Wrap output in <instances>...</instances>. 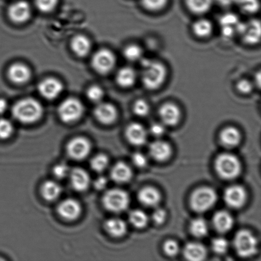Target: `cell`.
<instances>
[{
    "mask_svg": "<svg viewBox=\"0 0 261 261\" xmlns=\"http://www.w3.org/2000/svg\"><path fill=\"white\" fill-rule=\"evenodd\" d=\"M12 114L18 121L24 124L33 123L42 116V106L33 98H24L17 102L12 109Z\"/></svg>",
    "mask_w": 261,
    "mask_h": 261,
    "instance_id": "7a4b0ae2",
    "label": "cell"
},
{
    "mask_svg": "<svg viewBox=\"0 0 261 261\" xmlns=\"http://www.w3.org/2000/svg\"><path fill=\"white\" fill-rule=\"evenodd\" d=\"M150 132L151 134L155 136V137H161L165 132V126H164V125L162 124L153 123L151 125Z\"/></svg>",
    "mask_w": 261,
    "mask_h": 261,
    "instance_id": "681fc988",
    "label": "cell"
},
{
    "mask_svg": "<svg viewBox=\"0 0 261 261\" xmlns=\"http://www.w3.org/2000/svg\"><path fill=\"white\" fill-rule=\"evenodd\" d=\"M133 164L138 168H144L147 164V159L143 153L136 152L132 157Z\"/></svg>",
    "mask_w": 261,
    "mask_h": 261,
    "instance_id": "7dc6e473",
    "label": "cell"
},
{
    "mask_svg": "<svg viewBox=\"0 0 261 261\" xmlns=\"http://www.w3.org/2000/svg\"><path fill=\"white\" fill-rule=\"evenodd\" d=\"M116 64V56L112 51L106 48L97 51L92 59V65L94 70L101 74L111 72Z\"/></svg>",
    "mask_w": 261,
    "mask_h": 261,
    "instance_id": "ba28073f",
    "label": "cell"
},
{
    "mask_svg": "<svg viewBox=\"0 0 261 261\" xmlns=\"http://www.w3.org/2000/svg\"><path fill=\"white\" fill-rule=\"evenodd\" d=\"M159 115L164 124L173 126L180 121L181 112L175 104L166 103L161 107Z\"/></svg>",
    "mask_w": 261,
    "mask_h": 261,
    "instance_id": "5bb4252c",
    "label": "cell"
},
{
    "mask_svg": "<svg viewBox=\"0 0 261 261\" xmlns=\"http://www.w3.org/2000/svg\"><path fill=\"white\" fill-rule=\"evenodd\" d=\"M70 169L65 163L58 164L53 169V173L56 177L58 178H64L69 176L70 172Z\"/></svg>",
    "mask_w": 261,
    "mask_h": 261,
    "instance_id": "f6af8a7d",
    "label": "cell"
},
{
    "mask_svg": "<svg viewBox=\"0 0 261 261\" xmlns=\"http://www.w3.org/2000/svg\"><path fill=\"white\" fill-rule=\"evenodd\" d=\"M225 203L232 208H239L246 201L247 193L243 187L234 185L229 187L224 194Z\"/></svg>",
    "mask_w": 261,
    "mask_h": 261,
    "instance_id": "8fae6325",
    "label": "cell"
},
{
    "mask_svg": "<svg viewBox=\"0 0 261 261\" xmlns=\"http://www.w3.org/2000/svg\"><path fill=\"white\" fill-rule=\"evenodd\" d=\"M143 50L139 45L130 44L124 48L123 55L124 58L130 62H137L142 60Z\"/></svg>",
    "mask_w": 261,
    "mask_h": 261,
    "instance_id": "e575fe53",
    "label": "cell"
},
{
    "mask_svg": "<svg viewBox=\"0 0 261 261\" xmlns=\"http://www.w3.org/2000/svg\"><path fill=\"white\" fill-rule=\"evenodd\" d=\"M105 229L109 234L114 237L124 236L127 232V224L123 220L119 218H111L105 223Z\"/></svg>",
    "mask_w": 261,
    "mask_h": 261,
    "instance_id": "4316f807",
    "label": "cell"
},
{
    "mask_svg": "<svg viewBox=\"0 0 261 261\" xmlns=\"http://www.w3.org/2000/svg\"><path fill=\"white\" fill-rule=\"evenodd\" d=\"M8 109V103L4 99L0 98V114H4Z\"/></svg>",
    "mask_w": 261,
    "mask_h": 261,
    "instance_id": "f5cc1de1",
    "label": "cell"
},
{
    "mask_svg": "<svg viewBox=\"0 0 261 261\" xmlns=\"http://www.w3.org/2000/svg\"><path fill=\"white\" fill-rule=\"evenodd\" d=\"M138 200L143 205L153 207L158 205L161 199V194L157 189L152 187H146L141 189L138 194Z\"/></svg>",
    "mask_w": 261,
    "mask_h": 261,
    "instance_id": "603a6c76",
    "label": "cell"
},
{
    "mask_svg": "<svg viewBox=\"0 0 261 261\" xmlns=\"http://www.w3.org/2000/svg\"><path fill=\"white\" fill-rule=\"evenodd\" d=\"M36 6L43 12H49L55 9L58 0H35Z\"/></svg>",
    "mask_w": 261,
    "mask_h": 261,
    "instance_id": "7bdbcfd3",
    "label": "cell"
},
{
    "mask_svg": "<svg viewBox=\"0 0 261 261\" xmlns=\"http://www.w3.org/2000/svg\"><path fill=\"white\" fill-rule=\"evenodd\" d=\"M237 5L242 12L247 14H254L259 9L258 0H237Z\"/></svg>",
    "mask_w": 261,
    "mask_h": 261,
    "instance_id": "8d00e7d4",
    "label": "cell"
},
{
    "mask_svg": "<svg viewBox=\"0 0 261 261\" xmlns=\"http://www.w3.org/2000/svg\"><path fill=\"white\" fill-rule=\"evenodd\" d=\"M129 220L130 224L137 228H143L148 222L147 215L141 210H134L130 212Z\"/></svg>",
    "mask_w": 261,
    "mask_h": 261,
    "instance_id": "836d02e7",
    "label": "cell"
},
{
    "mask_svg": "<svg viewBox=\"0 0 261 261\" xmlns=\"http://www.w3.org/2000/svg\"><path fill=\"white\" fill-rule=\"evenodd\" d=\"M126 136L127 140L135 146H141L145 144L147 141V133L145 127L142 124L133 122L127 126L126 130Z\"/></svg>",
    "mask_w": 261,
    "mask_h": 261,
    "instance_id": "d6986e66",
    "label": "cell"
},
{
    "mask_svg": "<svg viewBox=\"0 0 261 261\" xmlns=\"http://www.w3.org/2000/svg\"><path fill=\"white\" fill-rule=\"evenodd\" d=\"M94 116L101 123L111 124L116 121L118 112L111 103H99L94 109Z\"/></svg>",
    "mask_w": 261,
    "mask_h": 261,
    "instance_id": "9a60e30c",
    "label": "cell"
},
{
    "mask_svg": "<svg viewBox=\"0 0 261 261\" xmlns=\"http://www.w3.org/2000/svg\"><path fill=\"white\" fill-rule=\"evenodd\" d=\"M212 248L217 254H223L228 249L229 243L224 238H216L212 242Z\"/></svg>",
    "mask_w": 261,
    "mask_h": 261,
    "instance_id": "ab89813d",
    "label": "cell"
},
{
    "mask_svg": "<svg viewBox=\"0 0 261 261\" xmlns=\"http://www.w3.org/2000/svg\"><path fill=\"white\" fill-rule=\"evenodd\" d=\"M217 195L213 189L202 187L192 194L190 199L191 208L196 212L203 213L208 211L216 204Z\"/></svg>",
    "mask_w": 261,
    "mask_h": 261,
    "instance_id": "277c9868",
    "label": "cell"
},
{
    "mask_svg": "<svg viewBox=\"0 0 261 261\" xmlns=\"http://www.w3.org/2000/svg\"><path fill=\"white\" fill-rule=\"evenodd\" d=\"M237 89L240 93L247 94L251 93L254 89L253 84L247 79H242L237 83Z\"/></svg>",
    "mask_w": 261,
    "mask_h": 261,
    "instance_id": "bcb514c9",
    "label": "cell"
},
{
    "mask_svg": "<svg viewBox=\"0 0 261 261\" xmlns=\"http://www.w3.org/2000/svg\"><path fill=\"white\" fill-rule=\"evenodd\" d=\"M111 176L117 183H126L132 177V169L126 163H117L112 168Z\"/></svg>",
    "mask_w": 261,
    "mask_h": 261,
    "instance_id": "484cf974",
    "label": "cell"
},
{
    "mask_svg": "<svg viewBox=\"0 0 261 261\" xmlns=\"http://www.w3.org/2000/svg\"><path fill=\"white\" fill-rule=\"evenodd\" d=\"M163 250L165 254L168 255V256L173 257L178 254L179 251L178 245L174 240H168L164 244Z\"/></svg>",
    "mask_w": 261,
    "mask_h": 261,
    "instance_id": "ee69618b",
    "label": "cell"
},
{
    "mask_svg": "<svg viewBox=\"0 0 261 261\" xmlns=\"http://www.w3.org/2000/svg\"><path fill=\"white\" fill-rule=\"evenodd\" d=\"M234 247L240 257H252L257 252V239L248 230H241L235 235Z\"/></svg>",
    "mask_w": 261,
    "mask_h": 261,
    "instance_id": "5b68a950",
    "label": "cell"
},
{
    "mask_svg": "<svg viewBox=\"0 0 261 261\" xmlns=\"http://www.w3.org/2000/svg\"><path fill=\"white\" fill-rule=\"evenodd\" d=\"M220 139L222 145L227 147H234L239 144L241 135L239 130L234 127H227L222 130Z\"/></svg>",
    "mask_w": 261,
    "mask_h": 261,
    "instance_id": "83f0119b",
    "label": "cell"
},
{
    "mask_svg": "<svg viewBox=\"0 0 261 261\" xmlns=\"http://www.w3.org/2000/svg\"><path fill=\"white\" fill-rule=\"evenodd\" d=\"M238 34L247 44L255 45L259 42L260 38V24L259 20H252L249 22H240Z\"/></svg>",
    "mask_w": 261,
    "mask_h": 261,
    "instance_id": "9c48e42d",
    "label": "cell"
},
{
    "mask_svg": "<svg viewBox=\"0 0 261 261\" xmlns=\"http://www.w3.org/2000/svg\"><path fill=\"white\" fill-rule=\"evenodd\" d=\"M149 153L153 160L158 161H165L170 157L171 148L168 143L163 141H155L151 143Z\"/></svg>",
    "mask_w": 261,
    "mask_h": 261,
    "instance_id": "44dd1931",
    "label": "cell"
},
{
    "mask_svg": "<svg viewBox=\"0 0 261 261\" xmlns=\"http://www.w3.org/2000/svg\"><path fill=\"white\" fill-rule=\"evenodd\" d=\"M69 176L71 186L76 191H86L90 185V176L84 169L73 168L70 171Z\"/></svg>",
    "mask_w": 261,
    "mask_h": 261,
    "instance_id": "e0dca14e",
    "label": "cell"
},
{
    "mask_svg": "<svg viewBox=\"0 0 261 261\" xmlns=\"http://www.w3.org/2000/svg\"><path fill=\"white\" fill-rule=\"evenodd\" d=\"M142 66L141 79L145 88L148 90L160 88L167 75V71L163 64L157 61L144 60L142 61Z\"/></svg>",
    "mask_w": 261,
    "mask_h": 261,
    "instance_id": "6da1fadb",
    "label": "cell"
},
{
    "mask_svg": "<svg viewBox=\"0 0 261 261\" xmlns=\"http://www.w3.org/2000/svg\"><path fill=\"white\" fill-rule=\"evenodd\" d=\"M217 4L222 7H227L237 4V0H215Z\"/></svg>",
    "mask_w": 261,
    "mask_h": 261,
    "instance_id": "816d5d0a",
    "label": "cell"
},
{
    "mask_svg": "<svg viewBox=\"0 0 261 261\" xmlns=\"http://www.w3.org/2000/svg\"><path fill=\"white\" fill-rule=\"evenodd\" d=\"M194 34L199 38H206L213 32V24L211 20L201 19L196 20L193 25Z\"/></svg>",
    "mask_w": 261,
    "mask_h": 261,
    "instance_id": "4dcf8cb0",
    "label": "cell"
},
{
    "mask_svg": "<svg viewBox=\"0 0 261 261\" xmlns=\"http://www.w3.org/2000/svg\"><path fill=\"white\" fill-rule=\"evenodd\" d=\"M129 201L128 194L120 189H110L105 193L102 199L105 208L115 213H119L126 210Z\"/></svg>",
    "mask_w": 261,
    "mask_h": 261,
    "instance_id": "8992f818",
    "label": "cell"
},
{
    "mask_svg": "<svg viewBox=\"0 0 261 261\" xmlns=\"http://www.w3.org/2000/svg\"><path fill=\"white\" fill-rule=\"evenodd\" d=\"M166 217V212L162 208L155 209L152 215L153 222L158 225L162 224L165 221Z\"/></svg>",
    "mask_w": 261,
    "mask_h": 261,
    "instance_id": "c3c4849f",
    "label": "cell"
},
{
    "mask_svg": "<svg viewBox=\"0 0 261 261\" xmlns=\"http://www.w3.org/2000/svg\"><path fill=\"white\" fill-rule=\"evenodd\" d=\"M38 89L41 96L51 100L60 95L63 90V86L58 79L47 78L40 82Z\"/></svg>",
    "mask_w": 261,
    "mask_h": 261,
    "instance_id": "7c38bea8",
    "label": "cell"
},
{
    "mask_svg": "<svg viewBox=\"0 0 261 261\" xmlns=\"http://www.w3.org/2000/svg\"><path fill=\"white\" fill-rule=\"evenodd\" d=\"M133 112L138 117L147 116L150 112V106L144 99H138L133 106Z\"/></svg>",
    "mask_w": 261,
    "mask_h": 261,
    "instance_id": "74e56055",
    "label": "cell"
},
{
    "mask_svg": "<svg viewBox=\"0 0 261 261\" xmlns=\"http://www.w3.org/2000/svg\"><path fill=\"white\" fill-rule=\"evenodd\" d=\"M87 96H88L89 100L94 102V103H100L102 99L103 98L104 92L100 87L98 86H93L90 87L87 91Z\"/></svg>",
    "mask_w": 261,
    "mask_h": 261,
    "instance_id": "60d3db41",
    "label": "cell"
},
{
    "mask_svg": "<svg viewBox=\"0 0 261 261\" xmlns=\"http://www.w3.org/2000/svg\"><path fill=\"white\" fill-rule=\"evenodd\" d=\"M184 255L187 259L192 261L204 260L206 256V250L203 245L191 242L184 247Z\"/></svg>",
    "mask_w": 261,
    "mask_h": 261,
    "instance_id": "cb8c5ba5",
    "label": "cell"
},
{
    "mask_svg": "<svg viewBox=\"0 0 261 261\" xmlns=\"http://www.w3.org/2000/svg\"><path fill=\"white\" fill-rule=\"evenodd\" d=\"M168 0H141L143 7L150 11L156 12L163 9Z\"/></svg>",
    "mask_w": 261,
    "mask_h": 261,
    "instance_id": "f35d334b",
    "label": "cell"
},
{
    "mask_svg": "<svg viewBox=\"0 0 261 261\" xmlns=\"http://www.w3.org/2000/svg\"><path fill=\"white\" fill-rule=\"evenodd\" d=\"M234 220L231 215L226 211L217 212L213 217V224L217 231L225 233L233 226Z\"/></svg>",
    "mask_w": 261,
    "mask_h": 261,
    "instance_id": "7402d4cb",
    "label": "cell"
},
{
    "mask_svg": "<svg viewBox=\"0 0 261 261\" xmlns=\"http://www.w3.org/2000/svg\"><path fill=\"white\" fill-rule=\"evenodd\" d=\"M241 21L237 15L229 13L222 15L220 19L222 35L226 37H232L238 34V29Z\"/></svg>",
    "mask_w": 261,
    "mask_h": 261,
    "instance_id": "ffe728a7",
    "label": "cell"
},
{
    "mask_svg": "<svg viewBox=\"0 0 261 261\" xmlns=\"http://www.w3.org/2000/svg\"><path fill=\"white\" fill-rule=\"evenodd\" d=\"M14 127L9 120L0 119V139L5 140L12 135Z\"/></svg>",
    "mask_w": 261,
    "mask_h": 261,
    "instance_id": "b9f144b4",
    "label": "cell"
},
{
    "mask_svg": "<svg viewBox=\"0 0 261 261\" xmlns=\"http://www.w3.org/2000/svg\"><path fill=\"white\" fill-rule=\"evenodd\" d=\"M10 19L13 22L22 23L27 21L31 15V8L28 3L25 1H19L14 3L8 11Z\"/></svg>",
    "mask_w": 261,
    "mask_h": 261,
    "instance_id": "2e32d148",
    "label": "cell"
},
{
    "mask_svg": "<svg viewBox=\"0 0 261 261\" xmlns=\"http://www.w3.org/2000/svg\"><path fill=\"white\" fill-rule=\"evenodd\" d=\"M58 212L63 219L73 221L80 216L82 207L81 204L76 199H66L59 204Z\"/></svg>",
    "mask_w": 261,
    "mask_h": 261,
    "instance_id": "4fadbf2b",
    "label": "cell"
},
{
    "mask_svg": "<svg viewBox=\"0 0 261 261\" xmlns=\"http://www.w3.org/2000/svg\"><path fill=\"white\" fill-rule=\"evenodd\" d=\"M71 48L76 56L84 57L90 53L91 43L90 40L85 36L77 35L73 38Z\"/></svg>",
    "mask_w": 261,
    "mask_h": 261,
    "instance_id": "f1b7e54d",
    "label": "cell"
},
{
    "mask_svg": "<svg viewBox=\"0 0 261 261\" xmlns=\"http://www.w3.org/2000/svg\"><path fill=\"white\" fill-rule=\"evenodd\" d=\"M62 191L60 184L55 181H46L41 188V194L43 198L47 201H54L60 196Z\"/></svg>",
    "mask_w": 261,
    "mask_h": 261,
    "instance_id": "f546056e",
    "label": "cell"
},
{
    "mask_svg": "<svg viewBox=\"0 0 261 261\" xmlns=\"http://www.w3.org/2000/svg\"><path fill=\"white\" fill-rule=\"evenodd\" d=\"M137 79V71L130 66H125L120 69L116 75L117 84L123 88L132 87L135 84Z\"/></svg>",
    "mask_w": 261,
    "mask_h": 261,
    "instance_id": "d4e9b609",
    "label": "cell"
},
{
    "mask_svg": "<svg viewBox=\"0 0 261 261\" xmlns=\"http://www.w3.org/2000/svg\"><path fill=\"white\" fill-rule=\"evenodd\" d=\"M107 183H108V180H107V178L105 177V176H99L94 181V188L98 191L103 190L106 188Z\"/></svg>",
    "mask_w": 261,
    "mask_h": 261,
    "instance_id": "f907efd6",
    "label": "cell"
},
{
    "mask_svg": "<svg viewBox=\"0 0 261 261\" xmlns=\"http://www.w3.org/2000/svg\"><path fill=\"white\" fill-rule=\"evenodd\" d=\"M109 160L106 155L100 153L96 155L92 159L90 162V166L92 170L96 172H103L108 167Z\"/></svg>",
    "mask_w": 261,
    "mask_h": 261,
    "instance_id": "d590c367",
    "label": "cell"
},
{
    "mask_svg": "<svg viewBox=\"0 0 261 261\" xmlns=\"http://www.w3.org/2000/svg\"><path fill=\"white\" fill-rule=\"evenodd\" d=\"M215 168L221 178L231 180L240 175L242 165L237 156L232 153H224L217 158Z\"/></svg>",
    "mask_w": 261,
    "mask_h": 261,
    "instance_id": "3957f363",
    "label": "cell"
},
{
    "mask_svg": "<svg viewBox=\"0 0 261 261\" xmlns=\"http://www.w3.org/2000/svg\"><path fill=\"white\" fill-rule=\"evenodd\" d=\"M91 150L90 142L87 138L82 137L73 138L67 145L68 155L75 160H82L88 157Z\"/></svg>",
    "mask_w": 261,
    "mask_h": 261,
    "instance_id": "30bf717a",
    "label": "cell"
},
{
    "mask_svg": "<svg viewBox=\"0 0 261 261\" xmlns=\"http://www.w3.org/2000/svg\"><path fill=\"white\" fill-rule=\"evenodd\" d=\"M208 224L205 219L198 217L191 221L190 231L194 237L203 238L206 236L208 232Z\"/></svg>",
    "mask_w": 261,
    "mask_h": 261,
    "instance_id": "d6a6232c",
    "label": "cell"
},
{
    "mask_svg": "<svg viewBox=\"0 0 261 261\" xmlns=\"http://www.w3.org/2000/svg\"><path fill=\"white\" fill-rule=\"evenodd\" d=\"M31 70L24 64L17 63L10 66L8 70V76L13 83L21 84L27 83L31 77Z\"/></svg>",
    "mask_w": 261,
    "mask_h": 261,
    "instance_id": "ac0fdd59",
    "label": "cell"
},
{
    "mask_svg": "<svg viewBox=\"0 0 261 261\" xmlns=\"http://www.w3.org/2000/svg\"><path fill=\"white\" fill-rule=\"evenodd\" d=\"M214 0H186L187 6L192 12L203 14L211 9Z\"/></svg>",
    "mask_w": 261,
    "mask_h": 261,
    "instance_id": "1f68e13d",
    "label": "cell"
},
{
    "mask_svg": "<svg viewBox=\"0 0 261 261\" xmlns=\"http://www.w3.org/2000/svg\"><path fill=\"white\" fill-rule=\"evenodd\" d=\"M84 106L80 100L75 98L65 99L58 109V115L65 123H73L83 116Z\"/></svg>",
    "mask_w": 261,
    "mask_h": 261,
    "instance_id": "52a82bcc",
    "label": "cell"
}]
</instances>
